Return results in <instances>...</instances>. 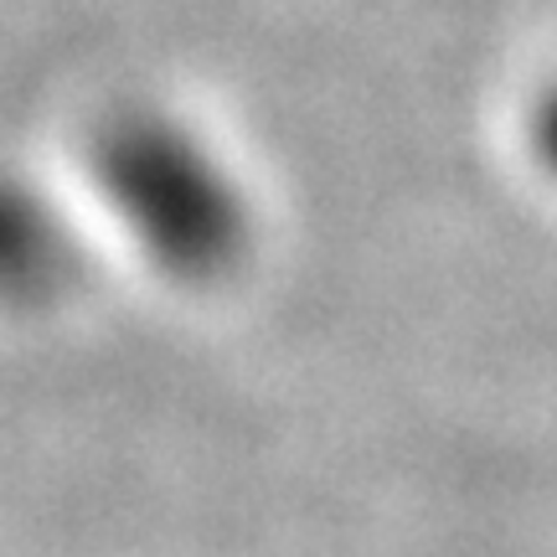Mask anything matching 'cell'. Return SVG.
Masks as SVG:
<instances>
[{
  "label": "cell",
  "mask_w": 557,
  "mask_h": 557,
  "mask_svg": "<svg viewBox=\"0 0 557 557\" xmlns=\"http://www.w3.org/2000/svg\"><path fill=\"white\" fill-rule=\"evenodd\" d=\"M58 274V233L37 197L0 176V295H37Z\"/></svg>",
  "instance_id": "cell-2"
},
{
  "label": "cell",
  "mask_w": 557,
  "mask_h": 557,
  "mask_svg": "<svg viewBox=\"0 0 557 557\" xmlns=\"http://www.w3.org/2000/svg\"><path fill=\"white\" fill-rule=\"evenodd\" d=\"M109 191L135 233L176 259H212L227 233V191L207 160L160 129H124L109 145Z\"/></svg>",
  "instance_id": "cell-1"
}]
</instances>
